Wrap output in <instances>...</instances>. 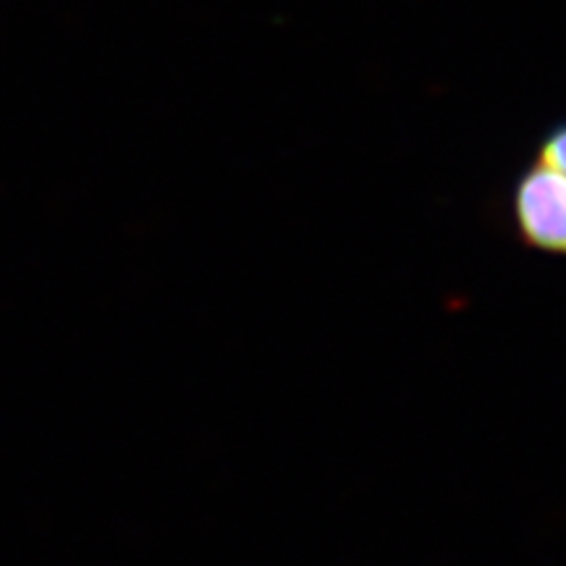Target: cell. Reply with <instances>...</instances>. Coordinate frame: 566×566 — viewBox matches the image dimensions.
<instances>
[{
    "label": "cell",
    "instance_id": "cell-1",
    "mask_svg": "<svg viewBox=\"0 0 566 566\" xmlns=\"http://www.w3.org/2000/svg\"><path fill=\"white\" fill-rule=\"evenodd\" d=\"M514 223L530 250L566 254V179L535 160L514 189Z\"/></svg>",
    "mask_w": 566,
    "mask_h": 566
},
{
    "label": "cell",
    "instance_id": "cell-2",
    "mask_svg": "<svg viewBox=\"0 0 566 566\" xmlns=\"http://www.w3.org/2000/svg\"><path fill=\"white\" fill-rule=\"evenodd\" d=\"M537 160L546 163V166H551L566 179V124L556 126L548 134L546 142L541 145V153H537Z\"/></svg>",
    "mask_w": 566,
    "mask_h": 566
}]
</instances>
